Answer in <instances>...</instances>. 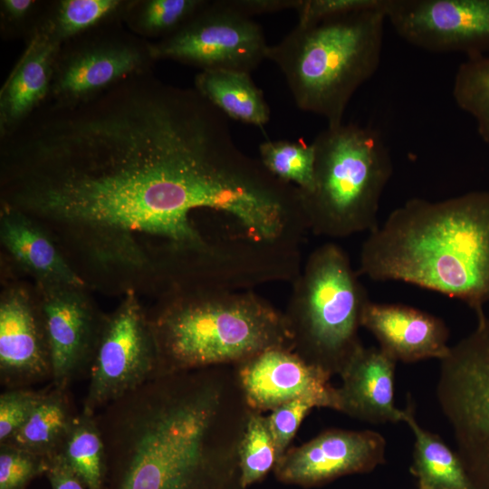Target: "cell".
<instances>
[{"instance_id": "cell-1", "label": "cell", "mask_w": 489, "mask_h": 489, "mask_svg": "<svg viewBox=\"0 0 489 489\" xmlns=\"http://www.w3.org/2000/svg\"><path fill=\"white\" fill-rule=\"evenodd\" d=\"M248 201L225 116L152 72L82 102L44 104L1 139V204L46 227L84 275L149 283L168 259L216 246L193 215L237 217Z\"/></svg>"}, {"instance_id": "cell-2", "label": "cell", "mask_w": 489, "mask_h": 489, "mask_svg": "<svg viewBox=\"0 0 489 489\" xmlns=\"http://www.w3.org/2000/svg\"><path fill=\"white\" fill-rule=\"evenodd\" d=\"M250 411L234 366L149 380L95 414L108 489H244Z\"/></svg>"}, {"instance_id": "cell-3", "label": "cell", "mask_w": 489, "mask_h": 489, "mask_svg": "<svg viewBox=\"0 0 489 489\" xmlns=\"http://www.w3.org/2000/svg\"><path fill=\"white\" fill-rule=\"evenodd\" d=\"M359 274L439 292L485 315L489 302V191L440 201L413 197L369 233Z\"/></svg>"}, {"instance_id": "cell-4", "label": "cell", "mask_w": 489, "mask_h": 489, "mask_svg": "<svg viewBox=\"0 0 489 489\" xmlns=\"http://www.w3.org/2000/svg\"><path fill=\"white\" fill-rule=\"evenodd\" d=\"M147 310L158 375L235 366L264 350H293L283 312L252 290L181 289Z\"/></svg>"}, {"instance_id": "cell-5", "label": "cell", "mask_w": 489, "mask_h": 489, "mask_svg": "<svg viewBox=\"0 0 489 489\" xmlns=\"http://www.w3.org/2000/svg\"><path fill=\"white\" fill-rule=\"evenodd\" d=\"M386 5L297 24L269 45L266 59L283 72L300 110L324 118L329 127L343 123L352 96L379 66Z\"/></svg>"}, {"instance_id": "cell-6", "label": "cell", "mask_w": 489, "mask_h": 489, "mask_svg": "<svg viewBox=\"0 0 489 489\" xmlns=\"http://www.w3.org/2000/svg\"><path fill=\"white\" fill-rule=\"evenodd\" d=\"M312 145L313 186L300 191L309 230L344 238L377 228L380 198L393 173L379 131L356 123L327 126Z\"/></svg>"}, {"instance_id": "cell-7", "label": "cell", "mask_w": 489, "mask_h": 489, "mask_svg": "<svg viewBox=\"0 0 489 489\" xmlns=\"http://www.w3.org/2000/svg\"><path fill=\"white\" fill-rule=\"evenodd\" d=\"M283 312L292 348L331 378L340 375L363 347L359 336L370 302L345 250L326 243L308 256Z\"/></svg>"}, {"instance_id": "cell-8", "label": "cell", "mask_w": 489, "mask_h": 489, "mask_svg": "<svg viewBox=\"0 0 489 489\" xmlns=\"http://www.w3.org/2000/svg\"><path fill=\"white\" fill-rule=\"evenodd\" d=\"M436 398L472 489H489V316L440 360Z\"/></svg>"}, {"instance_id": "cell-9", "label": "cell", "mask_w": 489, "mask_h": 489, "mask_svg": "<svg viewBox=\"0 0 489 489\" xmlns=\"http://www.w3.org/2000/svg\"><path fill=\"white\" fill-rule=\"evenodd\" d=\"M139 294L127 291L106 314L88 379L82 410L96 414L158 375V350Z\"/></svg>"}, {"instance_id": "cell-10", "label": "cell", "mask_w": 489, "mask_h": 489, "mask_svg": "<svg viewBox=\"0 0 489 489\" xmlns=\"http://www.w3.org/2000/svg\"><path fill=\"white\" fill-rule=\"evenodd\" d=\"M120 22L61 45L45 103L65 106L82 102L130 76L150 71L154 60L149 41L127 33L119 26Z\"/></svg>"}, {"instance_id": "cell-11", "label": "cell", "mask_w": 489, "mask_h": 489, "mask_svg": "<svg viewBox=\"0 0 489 489\" xmlns=\"http://www.w3.org/2000/svg\"><path fill=\"white\" fill-rule=\"evenodd\" d=\"M269 45L259 24L215 0L173 34L149 42L154 61L171 59L204 70L251 73L266 59Z\"/></svg>"}, {"instance_id": "cell-12", "label": "cell", "mask_w": 489, "mask_h": 489, "mask_svg": "<svg viewBox=\"0 0 489 489\" xmlns=\"http://www.w3.org/2000/svg\"><path fill=\"white\" fill-rule=\"evenodd\" d=\"M386 16L399 37L424 51L489 54V0H387Z\"/></svg>"}, {"instance_id": "cell-13", "label": "cell", "mask_w": 489, "mask_h": 489, "mask_svg": "<svg viewBox=\"0 0 489 489\" xmlns=\"http://www.w3.org/2000/svg\"><path fill=\"white\" fill-rule=\"evenodd\" d=\"M49 342L55 387L87 377L106 317L87 286L33 283Z\"/></svg>"}, {"instance_id": "cell-14", "label": "cell", "mask_w": 489, "mask_h": 489, "mask_svg": "<svg viewBox=\"0 0 489 489\" xmlns=\"http://www.w3.org/2000/svg\"><path fill=\"white\" fill-rule=\"evenodd\" d=\"M386 440L374 430L330 428L277 460L275 478L285 484L312 488L340 477L368 474L386 462Z\"/></svg>"}, {"instance_id": "cell-15", "label": "cell", "mask_w": 489, "mask_h": 489, "mask_svg": "<svg viewBox=\"0 0 489 489\" xmlns=\"http://www.w3.org/2000/svg\"><path fill=\"white\" fill-rule=\"evenodd\" d=\"M49 342L34 284L11 282L0 295V383L31 388L52 380Z\"/></svg>"}, {"instance_id": "cell-16", "label": "cell", "mask_w": 489, "mask_h": 489, "mask_svg": "<svg viewBox=\"0 0 489 489\" xmlns=\"http://www.w3.org/2000/svg\"><path fill=\"white\" fill-rule=\"evenodd\" d=\"M234 368L252 410L272 411L302 397H312L321 408L338 410L337 389L331 377L291 349H268Z\"/></svg>"}, {"instance_id": "cell-17", "label": "cell", "mask_w": 489, "mask_h": 489, "mask_svg": "<svg viewBox=\"0 0 489 489\" xmlns=\"http://www.w3.org/2000/svg\"><path fill=\"white\" fill-rule=\"evenodd\" d=\"M362 327L376 338L379 348L397 362L440 360L450 349L449 330L445 321L408 305L370 301L363 313Z\"/></svg>"}, {"instance_id": "cell-18", "label": "cell", "mask_w": 489, "mask_h": 489, "mask_svg": "<svg viewBox=\"0 0 489 489\" xmlns=\"http://www.w3.org/2000/svg\"><path fill=\"white\" fill-rule=\"evenodd\" d=\"M0 243L14 268L30 276L34 283L88 287L48 229L5 205L0 208Z\"/></svg>"}, {"instance_id": "cell-19", "label": "cell", "mask_w": 489, "mask_h": 489, "mask_svg": "<svg viewBox=\"0 0 489 489\" xmlns=\"http://www.w3.org/2000/svg\"><path fill=\"white\" fill-rule=\"evenodd\" d=\"M396 365L379 348L363 346L340 375L337 411L370 424L404 422L394 399Z\"/></svg>"}, {"instance_id": "cell-20", "label": "cell", "mask_w": 489, "mask_h": 489, "mask_svg": "<svg viewBox=\"0 0 489 489\" xmlns=\"http://www.w3.org/2000/svg\"><path fill=\"white\" fill-rule=\"evenodd\" d=\"M61 43L34 29L27 45L0 91V137L27 120L48 100Z\"/></svg>"}, {"instance_id": "cell-21", "label": "cell", "mask_w": 489, "mask_h": 489, "mask_svg": "<svg viewBox=\"0 0 489 489\" xmlns=\"http://www.w3.org/2000/svg\"><path fill=\"white\" fill-rule=\"evenodd\" d=\"M78 414L69 389L51 383L24 425L4 444L50 459L60 453Z\"/></svg>"}, {"instance_id": "cell-22", "label": "cell", "mask_w": 489, "mask_h": 489, "mask_svg": "<svg viewBox=\"0 0 489 489\" xmlns=\"http://www.w3.org/2000/svg\"><path fill=\"white\" fill-rule=\"evenodd\" d=\"M251 73L228 70H204L195 78V90L226 118L263 127L270 108Z\"/></svg>"}, {"instance_id": "cell-23", "label": "cell", "mask_w": 489, "mask_h": 489, "mask_svg": "<svg viewBox=\"0 0 489 489\" xmlns=\"http://www.w3.org/2000/svg\"><path fill=\"white\" fill-rule=\"evenodd\" d=\"M132 1L60 0L46 5L34 29L62 44L103 25L123 21Z\"/></svg>"}, {"instance_id": "cell-24", "label": "cell", "mask_w": 489, "mask_h": 489, "mask_svg": "<svg viewBox=\"0 0 489 489\" xmlns=\"http://www.w3.org/2000/svg\"><path fill=\"white\" fill-rule=\"evenodd\" d=\"M404 422L415 436L410 473L418 485L443 489H472L456 454L437 436L423 428L417 421L413 406L405 408Z\"/></svg>"}, {"instance_id": "cell-25", "label": "cell", "mask_w": 489, "mask_h": 489, "mask_svg": "<svg viewBox=\"0 0 489 489\" xmlns=\"http://www.w3.org/2000/svg\"><path fill=\"white\" fill-rule=\"evenodd\" d=\"M59 454L88 489H104L105 447L95 414L79 412Z\"/></svg>"}, {"instance_id": "cell-26", "label": "cell", "mask_w": 489, "mask_h": 489, "mask_svg": "<svg viewBox=\"0 0 489 489\" xmlns=\"http://www.w3.org/2000/svg\"><path fill=\"white\" fill-rule=\"evenodd\" d=\"M208 3V0L132 1L122 20L132 34L162 39L178 31Z\"/></svg>"}, {"instance_id": "cell-27", "label": "cell", "mask_w": 489, "mask_h": 489, "mask_svg": "<svg viewBox=\"0 0 489 489\" xmlns=\"http://www.w3.org/2000/svg\"><path fill=\"white\" fill-rule=\"evenodd\" d=\"M452 95L456 106L473 118L489 148V54L468 57L459 64Z\"/></svg>"}, {"instance_id": "cell-28", "label": "cell", "mask_w": 489, "mask_h": 489, "mask_svg": "<svg viewBox=\"0 0 489 489\" xmlns=\"http://www.w3.org/2000/svg\"><path fill=\"white\" fill-rule=\"evenodd\" d=\"M259 160L278 179L309 192L313 186L314 147L301 140H266L259 145Z\"/></svg>"}, {"instance_id": "cell-29", "label": "cell", "mask_w": 489, "mask_h": 489, "mask_svg": "<svg viewBox=\"0 0 489 489\" xmlns=\"http://www.w3.org/2000/svg\"><path fill=\"white\" fill-rule=\"evenodd\" d=\"M279 456L267 416L252 410L239 447V465L243 487L261 482L273 471Z\"/></svg>"}, {"instance_id": "cell-30", "label": "cell", "mask_w": 489, "mask_h": 489, "mask_svg": "<svg viewBox=\"0 0 489 489\" xmlns=\"http://www.w3.org/2000/svg\"><path fill=\"white\" fill-rule=\"evenodd\" d=\"M49 459L9 444L0 445V489H24L35 476L45 474Z\"/></svg>"}, {"instance_id": "cell-31", "label": "cell", "mask_w": 489, "mask_h": 489, "mask_svg": "<svg viewBox=\"0 0 489 489\" xmlns=\"http://www.w3.org/2000/svg\"><path fill=\"white\" fill-rule=\"evenodd\" d=\"M46 387L6 388L0 395V444L6 443L24 425L42 398Z\"/></svg>"}, {"instance_id": "cell-32", "label": "cell", "mask_w": 489, "mask_h": 489, "mask_svg": "<svg viewBox=\"0 0 489 489\" xmlns=\"http://www.w3.org/2000/svg\"><path fill=\"white\" fill-rule=\"evenodd\" d=\"M314 408H321L315 398L302 397L279 406L267 416L279 457L290 447L302 422Z\"/></svg>"}, {"instance_id": "cell-33", "label": "cell", "mask_w": 489, "mask_h": 489, "mask_svg": "<svg viewBox=\"0 0 489 489\" xmlns=\"http://www.w3.org/2000/svg\"><path fill=\"white\" fill-rule=\"evenodd\" d=\"M385 0H302L295 10L300 25L383 5Z\"/></svg>"}, {"instance_id": "cell-34", "label": "cell", "mask_w": 489, "mask_h": 489, "mask_svg": "<svg viewBox=\"0 0 489 489\" xmlns=\"http://www.w3.org/2000/svg\"><path fill=\"white\" fill-rule=\"evenodd\" d=\"M34 0L0 1L1 24L5 32L19 33L25 30L28 34L36 26L43 9Z\"/></svg>"}, {"instance_id": "cell-35", "label": "cell", "mask_w": 489, "mask_h": 489, "mask_svg": "<svg viewBox=\"0 0 489 489\" xmlns=\"http://www.w3.org/2000/svg\"><path fill=\"white\" fill-rule=\"evenodd\" d=\"M45 474L52 489H88L60 454L49 459Z\"/></svg>"}, {"instance_id": "cell-36", "label": "cell", "mask_w": 489, "mask_h": 489, "mask_svg": "<svg viewBox=\"0 0 489 489\" xmlns=\"http://www.w3.org/2000/svg\"><path fill=\"white\" fill-rule=\"evenodd\" d=\"M302 0H226L240 13L253 17L254 15L272 14L284 10H296Z\"/></svg>"}, {"instance_id": "cell-37", "label": "cell", "mask_w": 489, "mask_h": 489, "mask_svg": "<svg viewBox=\"0 0 489 489\" xmlns=\"http://www.w3.org/2000/svg\"><path fill=\"white\" fill-rule=\"evenodd\" d=\"M417 489H443V488H434V487H429V486L418 485L417 484Z\"/></svg>"}]
</instances>
